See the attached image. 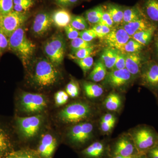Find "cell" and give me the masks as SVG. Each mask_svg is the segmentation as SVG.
Instances as JSON below:
<instances>
[{"mask_svg":"<svg viewBox=\"0 0 158 158\" xmlns=\"http://www.w3.org/2000/svg\"><path fill=\"white\" fill-rule=\"evenodd\" d=\"M53 25L51 15L41 12L37 15L32 25V30L35 36L41 37L50 30Z\"/></svg>","mask_w":158,"mask_h":158,"instance_id":"12","label":"cell"},{"mask_svg":"<svg viewBox=\"0 0 158 158\" xmlns=\"http://www.w3.org/2000/svg\"><path fill=\"white\" fill-rule=\"evenodd\" d=\"M14 10L18 12H24L33 6L34 0H13Z\"/></svg>","mask_w":158,"mask_h":158,"instance_id":"32","label":"cell"},{"mask_svg":"<svg viewBox=\"0 0 158 158\" xmlns=\"http://www.w3.org/2000/svg\"><path fill=\"white\" fill-rule=\"evenodd\" d=\"M43 122L41 114L28 117H18L16 123L21 135L26 139L34 138L38 134Z\"/></svg>","mask_w":158,"mask_h":158,"instance_id":"7","label":"cell"},{"mask_svg":"<svg viewBox=\"0 0 158 158\" xmlns=\"http://www.w3.org/2000/svg\"><path fill=\"white\" fill-rule=\"evenodd\" d=\"M141 78L145 85L156 88L158 87V64L149 65L141 73Z\"/></svg>","mask_w":158,"mask_h":158,"instance_id":"16","label":"cell"},{"mask_svg":"<svg viewBox=\"0 0 158 158\" xmlns=\"http://www.w3.org/2000/svg\"><path fill=\"white\" fill-rule=\"evenodd\" d=\"M75 61L81 69L85 75L90 70L94 64L93 58L91 56L83 59H75Z\"/></svg>","mask_w":158,"mask_h":158,"instance_id":"35","label":"cell"},{"mask_svg":"<svg viewBox=\"0 0 158 158\" xmlns=\"http://www.w3.org/2000/svg\"><path fill=\"white\" fill-rule=\"evenodd\" d=\"M141 11L144 15L147 16L154 22H158V0H144Z\"/></svg>","mask_w":158,"mask_h":158,"instance_id":"20","label":"cell"},{"mask_svg":"<svg viewBox=\"0 0 158 158\" xmlns=\"http://www.w3.org/2000/svg\"><path fill=\"white\" fill-rule=\"evenodd\" d=\"M106 9L110 13L114 24L123 23L124 7L117 4L109 3L106 6Z\"/></svg>","mask_w":158,"mask_h":158,"instance_id":"26","label":"cell"},{"mask_svg":"<svg viewBox=\"0 0 158 158\" xmlns=\"http://www.w3.org/2000/svg\"><path fill=\"white\" fill-rule=\"evenodd\" d=\"M79 37L85 41L90 42L97 38V36L93 29H86L80 32Z\"/></svg>","mask_w":158,"mask_h":158,"instance_id":"41","label":"cell"},{"mask_svg":"<svg viewBox=\"0 0 158 158\" xmlns=\"http://www.w3.org/2000/svg\"><path fill=\"white\" fill-rule=\"evenodd\" d=\"M59 6L63 7H69L74 6L79 0H55Z\"/></svg>","mask_w":158,"mask_h":158,"instance_id":"48","label":"cell"},{"mask_svg":"<svg viewBox=\"0 0 158 158\" xmlns=\"http://www.w3.org/2000/svg\"><path fill=\"white\" fill-rule=\"evenodd\" d=\"M3 158H42L37 151L31 149H22L12 151Z\"/></svg>","mask_w":158,"mask_h":158,"instance_id":"30","label":"cell"},{"mask_svg":"<svg viewBox=\"0 0 158 158\" xmlns=\"http://www.w3.org/2000/svg\"><path fill=\"white\" fill-rule=\"evenodd\" d=\"M126 68V54L119 51L117 59L112 70H118Z\"/></svg>","mask_w":158,"mask_h":158,"instance_id":"42","label":"cell"},{"mask_svg":"<svg viewBox=\"0 0 158 158\" xmlns=\"http://www.w3.org/2000/svg\"><path fill=\"white\" fill-rule=\"evenodd\" d=\"M141 59L139 52L126 54V68L131 75L139 74L141 71Z\"/></svg>","mask_w":158,"mask_h":158,"instance_id":"18","label":"cell"},{"mask_svg":"<svg viewBox=\"0 0 158 158\" xmlns=\"http://www.w3.org/2000/svg\"><path fill=\"white\" fill-rule=\"evenodd\" d=\"M156 47L157 51L158 53V38L156 42Z\"/></svg>","mask_w":158,"mask_h":158,"instance_id":"52","label":"cell"},{"mask_svg":"<svg viewBox=\"0 0 158 158\" xmlns=\"http://www.w3.org/2000/svg\"><path fill=\"white\" fill-rule=\"evenodd\" d=\"M121 103V98L118 94L115 93L110 94L104 102L105 107L110 111H116L119 110Z\"/></svg>","mask_w":158,"mask_h":158,"instance_id":"28","label":"cell"},{"mask_svg":"<svg viewBox=\"0 0 158 158\" xmlns=\"http://www.w3.org/2000/svg\"><path fill=\"white\" fill-rule=\"evenodd\" d=\"M103 38L108 47L113 48L120 51L131 37L123 27L120 26L111 29L110 33Z\"/></svg>","mask_w":158,"mask_h":158,"instance_id":"11","label":"cell"},{"mask_svg":"<svg viewBox=\"0 0 158 158\" xmlns=\"http://www.w3.org/2000/svg\"><path fill=\"white\" fill-rule=\"evenodd\" d=\"M134 158H146L144 155H138L135 156Z\"/></svg>","mask_w":158,"mask_h":158,"instance_id":"51","label":"cell"},{"mask_svg":"<svg viewBox=\"0 0 158 158\" xmlns=\"http://www.w3.org/2000/svg\"><path fill=\"white\" fill-rule=\"evenodd\" d=\"M65 33L68 39L73 40L76 39L79 37L80 31L74 28L70 24L64 28Z\"/></svg>","mask_w":158,"mask_h":158,"instance_id":"44","label":"cell"},{"mask_svg":"<svg viewBox=\"0 0 158 158\" xmlns=\"http://www.w3.org/2000/svg\"><path fill=\"white\" fill-rule=\"evenodd\" d=\"M122 27L131 37L136 33L149 28L152 26L150 25L148 22L143 17L132 22L124 24Z\"/></svg>","mask_w":158,"mask_h":158,"instance_id":"19","label":"cell"},{"mask_svg":"<svg viewBox=\"0 0 158 158\" xmlns=\"http://www.w3.org/2000/svg\"><path fill=\"white\" fill-rule=\"evenodd\" d=\"M135 156H131V157H123L122 156H112V157L111 158H134Z\"/></svg>","mask_w":158,"mask_h":158,"instance_id":"50","label":"cell"},{"mask_svg":"<svg viewBox=\"0 0 158 158\" xmlns=\"http://www.w3.org/2000/svg\"><path fill=\"white\" fill-rule=\"evenodd\" d=\"M92 109L86 103L76 102L66 106L59 112L58 117L65 123H77L91 116Z\"/></svg>","mask_w":158,"mask_h":158,"instance_id":"3","label":"cell"},{"mask_svg":"<svg viewBox=\"0 0 158 158\" xmlns=\"http://www.w3.org/2000/svg\"><path fill=\"white\" fill-rule=\"evenodd\" d=\"M119 50L113 48L108 47L105 49L102 53V62L107 69H113L116 63Z\"/></svg>","mask_w":158,"mask_h":158,"instance_id":"22","label":"cell"},{"mask_svg":"<svg viewBox=\"0 0 158 158\" xmlns=\"http://www.w3.org/2000/svg\"><path fill=\"white\" fill-rule=\"evenodd\" d=\"M107 74V68L101 60L97 61L93 69L89 74L88 78L94 82L101 81Z\"/></svg>","mask_w":158,"mask_h":158,"instance_id":"24","label":"cell"},{"mask_svg":"<svg viewBox=\"0 0 158 158\" xmlns=\"http://www.w3.org/2000/svg\"><path fill=\"white\" fill-rule=\"evenodd\" d=\"M56 139L51 134H44L41 136L37 152L42 158H52L56 148Z\"/></svg>","mask_w":158,"mask_h":158,"instance_id":"13","label":"cell"},{"mask_svg":"<svg viewBox=\"0 0 158 158\" xmlns=\"http://www.w3.org/2000/svg\"><path fill=\"white\" fill-rule=\"evenodd\" d=\"M116 121V119H113L110 122L101 121L100 127L102 131L104 133L109 132L114 127Z\"/></svg>","mask_w":158,"mask_h":158,"instance_id":"46","label":"cell"},{"mask_svg":"<svg viewBox=\"0 0 158 158\" xmlns=\"http://www.w3.org/2000/svg\"><path fill=\"white\" fill-rule=\"evenodd\" d=\"M68 94L66 91L59 90L54 95L55 104L57 106H61L66 103L69 99Z\"/></svg>","mask_w":158,"mask_h":158,"instance_id":"38","label":"cell"},{"mask_svg":"<svg viewBox=\"0 0 158 158\" xmlns=\"http://www.w3.org/2000/svg\"><path fill=\"white\" fill-rule=\"evenodd\" d=\"M93 44L91 42L85 41L80 37L71 40L70 47L72 52L80 49L92 46Z\"/></svg>","mask_w":158,"mask_h":158,"instance_id":"36","label":"cell"},{"mask_svg":"<svg viewBox=\"0 0 158 158\" xmlns=\"http://www.w3.org/2000/svg\"><path fill=\"white\" fill-rule=\"evenodd\" d=\"M83 88L86 96L90 98L100 97L103 94L102 87L91 82H86L83 84Z\"/></svg>","mask_w":158,"mask_h":158,"instance_id":"27","label":"cell"},{"mask_svg":"<svg viewBox=\"0 0 158 158\" xmlns=\"http://www.w3.org/2000/svg\"><path fill=\"white\" fill-rule=\"evenodd\" d=\"M9 48L17 54L23 65H29L35 50V45L28 39L22 26L17 29L9 37Z\"/></svg>","mask_w":158,"mask_h":158,"instance_id":"1","label":"cell"},{"mask_svg":"<svg viewBox=\"0 0 158 158\" xmlns=\"http://www.w3.org/2000/svg\"><path fill=\"white\" fill-rule=\"evenodd\" d=\"M44 51L47 59L56 66L62 64L65 52V41L62 34H55L44 45Z\"/></svg>","mask_w":158,"mask_h":158,"instance_id":"4","label":"cell"},{"mask_svg":"<svg viewBox=\"0 0 158 158\" xmlns=\"http://www.w3.org/2000/svg\"><path fill=\"white\" fill-rule=\"evenodd\" d=\"M20 107L27 114H38L47 106L45 97L39 94L24 92L20 98Z\"/></svg>","mask_w":158,"mask_h":158,"instance_id":"6","label":"cell"},{"mask_svg":"<svg viewBox=\"0 0 158 158\" xmlns=\"http://www.w3.org/2000/svg\"><path fill=\"white\" fill-rule=\"evenodd\" d=\"M132 75L126 68L112 70L106 76L107 82L113 88H118L127 84Z\"/></svg>","mask_w":158,"mask_h":158,"instance_id":"14","label":"cell"},{"mask_svg":"<svg viewBox=\"0 0 158 158\" xmlns=\"http://www.w3.org/2000/svg\"><path fill=\"white\" fill-rule=\"evenodd\" d=\"M92 29L96 34L97 37L101 38L106 37L111 31V28L99 23L94 26Z\"/></svg>","mask_w":158,"mask_h":158,"instance_id":"40","label":"cell"},{"mask_svg":"<svg viewBox=\"0 0 158 158\" xmlns=\"http://www.w3.org/2000/svg\"><path fill=\"white\" fill-rule=\"evenodd\" d=\"M139 155L132 138L130 135H123L115 142L112 150V156H135Z\"/></svg>","mask_w":158,"mask_h":158,"instance_id":"10","label":"cell"},{"mask_svg":"<svg viewBox=\"0 0 158 158\" xmlns=\"http://www.w3.org/2000/svg\"><path fill=\"white\" fill-rule=\"evenodd\" d=\"M107 148L102 141H95L81 152L84 158H103L106 156Z\"/></svg>","mask_w":158,"mask_h":158,"instance_id":"15","label":"cell"},{"mask_svg":"<svg viewBox=\"0 0 158 158\" xmlns=\"http://www.w3.org/2000/svg\"><path fill=\"white\" fill-rule=\"evenodd\" d=\"M130 135L139 155H144L158 143V136L150 128L142 127L136 129Z\"/></svg>","mask_w":158,"mask_h":158,"instance_id":"5","label":"cell"},{"mask_svg":"<svg viewBox=\"0 0 158 158\" xmlns=\"http://www.w3.org/2000/svg\"><path fill=\"white\" fill-rule=\"evenodd\" d=\"M59 71L48 59H39L35 64L33 80L35 85L41 88L51 87L59 81Z\"/></svg>","mask_w":158,"mask_h":158,"instance_id":"2","label":"cell"},{"mask_svg":"<svg viewBox=\"0 0 158 158\" xmlns=\"http://www.w3.org/2000/svg\"><path fill=\"white\" fill-rule=\"evenodd\" d=\"M144 16L140 6L138 5L132 7H124L123 24L132 22Z\"/></svg>","mask_w":158,"mask_h":158,"instance_id":"23","label":"cell"},{"mask_svg":"<svg viewBox=\"0 0 158 158\" xmlns=\"http://www.w3.org/2000/svg\"><path fill=\"white\" fill-rule=\"evenodd\" d=\"M99 23L102 25L106 26L110 28H112L114 23L112 17L110 16V13L106 10H105L100 21Z\"/></svg>","mask_w":158,"mask_h":158,"instance_id":"43","label":"cell"},{"mask_svg":"<svg viewBox=\"0 0 158 158\" xmlns=\"http://www.w3.org/2000/svg\"><path fill=\"white\" fill-rule=\"evenodd\" d=\"M106 10L104 6H98L89 10L85 13V19L87 22L94 26L99 23Z\"/></svg>","mask_w":158,"mask_h":158,"instance_id":"25","label":"cell"},{"mask_svg":"<svg viewBox=\"0 0 158 158\" xmlns=\"http://www.w3.org/2000/svg\"><path fill=\"white\" fill-rule=\"evenodd\" d=\"M70 25L79 31L86 30L88 27V23L85 18L80 15L72 16Z\"/></svg>","mask_w":158,"mask_h":158,"instance_id":"33","label":"cell"},{"mask_svg":"<svg viewBox=\"0 0 158 158\" xmlns=\"http://www.w3.org/2000/svg\"><path fill=\"white\" fill-rule=\"evenodd\" d=\"M94 46L86 48L80 49L73 52L71 57L74 59H83L91 56L94 50Z\"/></svg>","mask_w":158,"mask_h":158,"instance_id":"34","label":"cell"},{"mask_svg":"<svg viewBox=\"0 0 158 158\" xmlns=\"http://www.w3.org/2000/svg\"><path fill=\"white\" fill-rule=\"evenodd\" d=\"M65 91L69 96L73 98L78 96L80 94V87L78 83L74 80H72L66 85Z\"/></svg>","mask_w":158,"mask_h":158,"instance_id":"37","label":"cell"},{"mask_svg":"<svg viewBox=\"0 0 158 158\" xmlns=\"http://www.w3.org/2000/svg\"><path fill=\"white\" fill-rule=\"evenodd\" d=\"M12 151V144L10 136L0 126V158L5 157Z\"/></svg>","mask_w":158,"mask_h":158,"instance_id":"21","label":"cell"},{"mask_svg":"<svg viewBox=\"0 0 158 158\" xmlns=\"http://www.w3.org/2000/svg\"><path fill=\"white\" fill-rule=\"evenodd\" d=\"M9 47V38L0 30V56Z\"/></svg>","mask_w":158,"mask_h":158,"instance_id":"45","label":"cell"},{"mask_svg":"<svg viewBox=\"0 0 158 158\" xmlns=\"http://www.w3.org/2000/svg\"><path fill=\"white\" fill-rule=\"evenodd\" d=\"M53 24L58 28H65L70 24L72 16L68 10L64 9L56 10L51 15Z\"/></svg>","mask_w":158,"mask_h":158,"instance_id":"17","label":"cell"},{"mask_svg":"<svg viewBox=\"0 0 158 158\" xmlns=\"http://www.w3.org/2000/svg\"><path fill=\"white\" fill-rule=\"evenodd\" d=\"M115 119H116V118L114 115L111 113H107L103 116L101 119V121L110 122Z\"/></svg>","mask_w":158,"mask_h":158,"instance_id":"49","label":"cell"},{"mask_svg":"<svg viewBox=\"0 0 158 158\" xmlns=\"http://www.w3.org/2000/svg\"><path fill=\"white\" fill-rule=\"evenodd\" d=\"M154 32V28L152 27L149 28L139 31L132 36L131 38L143 46L147 45L150 41Z\"/></svg>","mask_w":158,"mask_h":158,"instance_id":"29","label":"cell"},{"mask_svg":"<svg viewBox=\"0 0 158 158\" xmlns=\"http://www.w3.org/2000/svg\"><path fill=\"white\" fill-rule=\"evenodd\" d=\"M131 38L125 44L121 50L119 51L123 53L127 54L139 52L143 47V45L139 43Z\"/></svg>","mask_w":158,"mask_h":158,"instance_id":"31","label":"cell"},{"mask_svg":"<svg viewBox=\"0 0 158 158\" xmlns=\"http://www.w3.org/2000/svg\"><path fill=\"white\" fill-rule=\"evenodd\" d=\"M94 126L91 123L81 122L76 123L68 131L67 136L71 143L81 146L90 141L93 136Z\"/></svg>","mask_w":158,"mask_h":158,"instance_id":"8","label":"cell"},{"mask_svg":"<svg viewBox=\"0 0 158 158\" xmlns=\"http://www.w3.org/2000/svg\"><path fill=\"white\" fill-rule=\"evenodd\" d=\"M146 158H158V143L144 154Z\"/></svg>","mask_w":158,"mask_h":158,"instance_id":"47","label":"cell"},{"mask_svg":"<svg viewBox=\"0 0 158 158\" xmlns=\"http://www.w3.org/2000/svg\"><path fill=\"white\" fill-rule=\"evenodd\" d=\"M25 12L13 11L6 14H0V30L9 38L23 24L27 19Z\"/></svg>","mask_w":158,"mask_h":158,"instance_id":"9","label":"cell"},{"mask_svg":"<svg viewBox=\"0 0 158 158\" xmlns=\"http://www.w3.org/2000/svg\"><path fill=\"white\" fill-rule=\"evenodd\" d=\"M14 11L13 0H0V14H6Z\"/></svg>","mask_w":158,"mask_h":158,"instance_id":"39","label":"cell"}]
</instances>
